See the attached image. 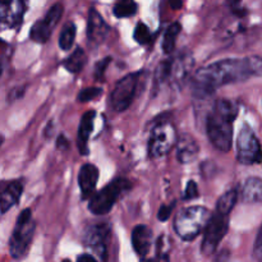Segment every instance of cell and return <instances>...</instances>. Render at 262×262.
Wrapping results in <instances>:
<instances>
[{
  "label": "cell",
  "instance_id": "obj_1",
  "mask_svg": "<svg viewBox=\"0 0 262 262\" xmlns=\"http://www.w3.org/2000/svg\"><path fill=\"white\" fill-rule=\"evenodd\" d=\"M262 77V58L253 55L243 59H224L201 68L192 78V91L199 99H205L225 84Z\"/></svg>",
  "mask_w": 262,
  "mask_h": 262
},
{
  "label": "cell",
  "instance_id": "obj_2",
  "mask_svg": "<svg viewBox=\"0 0 262 262\" xmlns=\"http://www.w3.org/2000/svg\"><path fill=\"white\" fill-rule=\"evenodd\" d=\"M239 106L228 99L217 100L214 112L207 117L206 130L210 142L222 152H229L233 143V122L238 117Z\"/></svg>",
  "mask_w": 262,
  "mask_h": 262
},
{
  "label": "cell",
  "instance_id": "obj_3",
  "mask_svg": "<svg viewBox=\"0 0 262 262\" xmlns=\"http://www.w3.org/2000/svg\"><path fill=\"white\" fill-rule=\"evenodd\" d=\"M211 215L206 207H187L177 214L174 219V229L182 239L192 241L199 237L202 230H205Z\"/></svg>",
  "mask_w": 262,
  "mask_h": 262
},
{
  "label": "cell",
  "instance_id": "obj_4",
  "mask_svg": "<svg viewBox=\"0 0 262 262\" xmlns=\"http://www.w3.org/2000/svg\"><path fill=\"white\" fill-rule=\"evenodd\" d=\"M35 233V223L32 222L31 210L26 209L17 219L14 232L10 238V255L14 258H22L30 248Z\"/></svg>",
  "mask_w": 262,
  "mask_h": 262
},
{
  "label": "cell",
  "instance_id": "obj_5",
  "mask_svg": "<svg viewBox=\"0 0 262 262\" xmlns=\"http://www.w3.org/2000/svg\"><path fill=\"white\" fill-rule=\"evenodd\" d=\"M130 183L127 179H115L112 183L97 192L96 194L91 197L89 210L95 215H105L113 209L115 202L118 201L123 192L129 189Z\"/></svg>",
  "mask_w": 262,
  "mask_h": 262
},
{
  "label": "cell",
  "instance_id": "obj_6",
  "mask_svg": "<svg viewBox=\"0 0 262 262\" xmlns=\"http://www.w3.org/2000/svg\"><path fill=\"white\" fill-rule=\"evenodd\" d=\"M237 160L243 165L262 164V147L255 132L245 124L237 138Z\"/></svg>",
  "mask_w": 262,
  "mask_h": 262
},
{
  "label": "cell",
  "instance_id": "obj_7",
  "mask_svg": "<svg viewBox=\"0 0 262 262\" xmlns=\"http://www.w3.org/2000/svg\"><path fill=\"white\" fill-rule=\"evenodd\" d=\"M177 142L176 128L169 122L159 123L151 133L148 142V155L152 159H159L165 156L174 143Z\"/></svg>",
  "mask_w": 262,
  "mask_h": 262
},
{
  "label": "cell",
  "instance_id": "obj_8",
  "mask_svg": "<svg viewBox=\"0 0 262 262\" xmlns=\"http://www.w3.org/2000/svg\"><path fill=\"white\" fill-rule=\"evenodd\" d=\"M228 229H229V215L219 214L215 211V214L211 215L206 228H205V235L201 246V251L204 252V255L214 253L219 243L227 234Z\"/></svg>",
  "mask_w": 262,
  "mask_h": 262
},
{
  "label": "cell",
  "instance_id": "obj_9",
  "mask_svg": "<svg viewBox=\"0 0 262 262\" xmlns=\"http://www.w3.org/2000/svg\"><path fill=\"white\" fill-rule=\"evenodd\" d=\"M138 77H140V73L128 74L117 83L112 94V97H110L112 106L115 112H124L132 104L133 97L136 95V90H137Z\"/></svg>",
  "mask_w": 262,
  "mask_h": 262
},
{
  "label": "cell",
  "instance_id": "obj_10",
  "mask_svg": "<svg viewBox=\"0 0 262 262\" xmlns=\"http://www.w3.org/2000/svg\"><path fill=\"white\" fill-rule=\"evenodd\" d=\"M26 10V0H0V22L14 26L20 22Z\"/></svg>",
  "mask_w": 262,
  "mask_h": 262
},
{
  "label": "cell",
  "instance_id": "obj_11",
  "mask_svg": "<svg viewBox=\"0 0 262 262\" xmlns=\"http://www.w3.org/2000/svg\"><path fill=\"white\" fill-rule=\"evenodd\" d=\"M109 33V26L104 20V18L99 14L96 9H90L89 13V27H87V36L91 43H100L104 41Z\"/></svg>",
  "mask_w": 262,
  "mask_h": 262
},
{
  "label": "cell",
  "instance_id": "obj_12",
  "mask_svg": "<svg viewBox=\"0 0 262 262\" xmlns=\"http://www.w3.org/2000/svg\"><path fill=\"white\" fill-rule=\"evenodd\" d=\"M97 179H99V170L92 164H84L79 170L78 182L81 187L82 197L84 200L94 196L95 188H96Z\"/></svg>",
  "mask_w": 262,
  "mask_h": 262
},
{
  "label": "cell",
  "instance_id": "obj_13",
  "mask_svg": "<svg viewBox=\"0 0 262 262\" xmlns=\"http://www.w3.org/2000/svg\"><path fill=\"white\" fill-rule=\"evenodd\" d=\"M96 114L94 110H89L82 115L81 123H79L78 128V138H77V146H78V151L81 155L86 156L89 154V146H87V141H89L90 135L94 128V120Z\"/></svg>",
  "mask_w": 262,
  "mask_h": 262
},
{
  "label": "cell",
  "instance_id": "obj_14",
  "mask_svg": "<svg viewBox=\"0 0 262 262\" xmlns=\"http://www.w3.org/2000/svg\"><path fill=\"white\" fill-rule=\"evenodd\" d=\"M151 238H152V233H151L150 228L146 225H138L133 229L132 233V245L136 252L140 256L145 257L150 251L151 246Z\"/></svg>",
  "mask_w": 262,
  "mask_h": 262
},
{
  "label": "cell",
  "instance_id": "obj_15",
  "mask_svg": "<svg viewBox=\"0 0 262 262\" xmlns=\"http://www.w3.org/2000/svg\"><path fill=\"white\" fill-rule=\"evenodd\" d=\"M22 191L23 186L20 182H12L3 189L0 193V211L3 214L12 209L19 201Z\"/></svg>",
  "mask_w": 262,
  "mask_h": 262
},
{
  "label": "cell",
  "instance_id": "obj_16",
  "mask_svg": "<svg viewBox=\"0 0 262 262\" xmlns=\"http://www.w3.org/2000/svg\"><path fill=\"white\" fill-rule=\"evenodd\" d=\"M199 154V145L196 140L188 135L182 136L177 145V158L181 163L187 164L193 160Z\"/></svg>",
  "mask_w": 262,
  "mask_h": 262
},
{
  "label": "cell",
  "instance_id": "obj_17",
  "mask_svg": "<svg viewBox=\"0 0 262 262\" xmlns=\"http://www.w3.org/2000/svg\"><path fill=\"white\" fill-rule=\"evenodd\" d=\"M242 200L246 204H262V178L251 177L242 187Z\"/></svg>",
  "mask_w": 262,
  "mask_h": 262
},
{
  "label": "cell",
  "instance_id": "obj_18",
  "mask_svg": "<svg viewBox=\"0 0 262 262\" xmlns=\"http://www.w3.org/2000/svg\"><path fill=\"white\" fill-rule=\"evenodd\" d=\"M107 233H109L107 225H96V227H91L87 229L86 235H84V242L87 243L89 247H92L95 248V250L99 251L100 248L104 247Z\"/></svg>",
  "mask_w": 262,
  "mask_h": 262
},
{
  "label": "cell",
  "instance_id": "obj_19",
  "mask_svg": "<svg viewBox=\"0 0 262 262\" xmlns=\"http://www.w3.org/2000/svg\"><path fill=\"white\" fill-rule=\"evenodd\" d=\"M87 63V55L83 49H76L64 61V67L71 73H79Z\"/></svg>",
  "mask_w": 262,
  "mask_h": 262
},
{
  "label": "cell",
  "instance_id": "obj_20",
  "mask_svg": "<svg viewBox=\"0 0 262 262\" xmlns=\"http://www.w3.org/2000/svg\"><path fill=\"white\" fill-rule=\"evenodd\" d=\"M54 27L48 22V20L43 18V19L38 20L31 28V38H32L35 42L38 43H45L46 41L50 38L51 32H53Z\"/></svg>",
  "mask_w": 262,
  "mask_h": 262
},
{
  "label": "cell",
  "instance_id": "obj_21",
  "mask_svg": "<svg viewBox=\"0 0 262 262\" xmlns=\"http://www.w3.org/2000/svg\"><path fill=\"white\" fill-rule=\"evenodd\" d=\"M237 201H238V189L237 188L229 189L227 193H224L219 200H217L216 212H219V214L229 215L230 211L234 209Z\"/></svg>",
  "mask_w": 262,
  "mask_h": 262
},
{
  "label": "cell",
  "instance_id": "obj_22",
  "mask_svg": "<svg viewBox=\"0 0 262 262\" xmlns=\"http://www.w3.org/2000/svg\"><path fill=\"white\" fill-rule=\"evenodd\" d=\"M181 25L179 23H173V25L169 26V28L166 30L165 35H164L163 40V50L164 53L170 54L171 51L176 48V40L178 37L179 32H181Z\"/></svg>",
  "mask_w": 262,
  "mask_h": 262
},
{
  "label": "cell",
  "instance_id": "obj_23",
  "mask_svg": "<svg viewBox=\"0 0 262 262\" xmlns=\"http://www.w3.org/2000/svg\"><path fill=\"white\" fill-rule=\"evenodd\" d=\"M137 12V4L135 0H119L114 5V14L118 18L132 17Z\"/></svg>",
  "mask_w": 262,
  "mask_h": 262
},
{
  "label": "cell",
  "instance_id": "obj_24",
  "mask_svg": "<svg viewBox=\"0 0 262 262\" xmlns=\"http://www.w3.org/2000/svg\"><path fill=\"white\" fill-rule=\"evenodd\" d=\"M74 38H76V26H74V23H67L60 32L59 46L63 50H69L73 45Z\"/></svg>",
  "mask_w": 262,
  "mask_h": 262
},
{
  "label": "cell",
  "instance_id": "obj_25",
  "mask_svg": "<svg viewBox=\"0 0 262 262\" xmlns=\"http://www.w3.org/2000/svg\"><path fill=\"white\" fill-rule=\"evenodd\" d=\"M135 40L137 41L138 43H141V45H146V43L150 42L151 33L145 23H138V25L136 26Z\"/></svg>",
  "mask_w": 262,
  "mask_h": 262
},
{
  "label": "cell",
  "instance_id": "obj_26",
  "mask_svg": "<svg viewBox=\"0 0 262 262\" xmlns=\"http://www.w3.org/2000/svg\"><path fill=\"white\" fill-rule=\"evenodd\" d=\"M102 92V90L100 87H90V89H84L83 91H81L77 96L78 101L81 102H87L91 101V100L96 99L97 96H100Z\"/></svg>",
  "mask_w": 262,
  "mask_h": 262
},
{
  "label": "cell",
  "instance_id": "obj_27",
  "mask_svg": "<svg viewBox=\"0 0 262 262\" xmlns=\"http://www.w3.org/2000/svg\"><path fill=\"white\" fill-rule=\"evenodd\" d=\"M253 257L257 262H262V224L256 235L255 245H253Z\"/></svg>",
  "mask_w": 262,
  "mask_h": 262
},
{
  "label": "cell",
  "instance_id": "obj_28",
  "mask_svg": "<svg viewBox=\"0 0 262 262\" xmlns=\"http://www.w3.org/2000/svg\"><path fill=\"white\" fill-rule=\"evenodd\" d=\"M199 197V188H197V184L193 181H189L187 184V188L184 191V200H193Z\"/></svg>",
  "mask_w": 262,
  "mask_h": 262
},
{
  "label": "cell",
  "instance_id": "obj_29",
  "mask_svg": "<svg viewBox=\"0 0 262 262\" xmlns=\"http://www.w3.org/2000/svg\"><path fill=\"white\" fill-rule=\"evenodd\" d=\"M110 61H112V58H105L104 60H101L100 63L96 64V69H95V77H96V79L104 78L105 69L109 66Z\"/></svg>",
  "mask_w": 262,
  "mask_h": 262
},
{
  "label": "cell",
  "instance_id": "obj_30",
  "mask_svg": "<svg viewBox=\"0 0 262 262\" xmlns=\"http://www.w3.org/2000/svg\"><path fill=\"white\" fill-rule=\"evenodd\" d=\"M174 209V204L173 205H166V206H161L160 210H159V220H161V222H165V220L169 219V216H170L171 211H173Z\"/></svg>",
  "mask_w": 262,
  "mask_h": 262
},
{
  "label": "cell",
  "instance_id": "obj_31",
  "mask_svg": "<svg viewBox=\"0 0 262 262\" xmlns=\"http://www.w3.org/2000/svg\"><path fill=\"white\" fill-rule=\"evenodd\" d=\"M56 146H58L59 150H67L69 145H68V141H67L63 136H60V137L58 138V143H56Z\"/></svg>",
  "mask_w": 262,
  "mask_h": 262
},
{
  "label": "cell",
  "instance_id": "obj_32",
  "mask_svg": "<svg viewBox=\"0 0 262 262\" xmlns=\"http://www.w3.org/2000/svg\"><path fill=\"white\" fill-rule=\"evenodd\" d=\"M169 5L173 10H178L183 5V0H169Z\"/></svg>",
  "mask_w": 262,
  "mask_h": 262
},
{
  "label": "cell",
  "instance_id": "obj_33",
  "mask_svg": "<svg viewBox=\"0 0 262 262\" xmlns=\"http://www.w3.org/2000/svg\"><path fill=\"white\" fill-rule=\"evenodd\" d=\"M77 262H97V261L95 260L91 255H82V256H79Z\"/></svg>",
  "mask_w": 262,
  "mask_h": 262
},
{
  "label": "cell",
  "instance_id": "obj_34",
  "mask_svg": "<svg viewBox=\"0 0 262 262\" xmlns=\"http://www.w3.org/2000/svg\"><path fill=\"white\" fill-rule=\"evenodd\" d=\"M145 262H168V255H158V257L152 260H147Z\"/></svg>",
  "mask_w": 262,
  "mask_h": 262
},
{
  "label": "cell",
  "instance_id": "obj_35",
  "mask_svg": "<svg viewBox=\"0 0 262 262\" xmlns=\"http://www.w3.org/2000/svg\"><path fill=\"white\" fill-rule=\"evenodd\" d=\"M2 73H3V69H2V67H0V76H2Z\"/></svg>",
  "mask_w": 262,
  "mask_h": 262
},
{
  "label": "cell",
  "instance_id": "obj_36",
  "mask_svg": "<svg viewBox=\"0 0 262 262\" xmlns=\"http://www.w3.org/2000/svg\"><path fill=\"white\" fill-rule=\"evenodd\" d=\"M63 262H71V261H69V260H64Z\"/></svg>",
  "mask_w": 262,
  "mask_h": 262
}]
</instances>
